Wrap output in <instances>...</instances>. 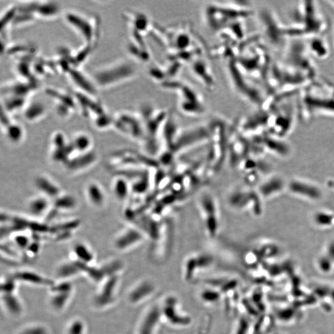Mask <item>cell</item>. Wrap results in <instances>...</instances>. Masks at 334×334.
I'll return each instance as SVG.
<instances>
[{
	"label": "cell",
	"instance_id": "f1b7e54d",
	"mask_svg": "<svg viewBox=\"0 0 334 334\" xmlns=\"http://www.w3.org/2000/svg\"><path fill=\"white\" fill-rule=\"evenodd\" d=\"M111 191L116 200L120 202L127 201L132 194L130 181L124 176L117 175L111 183Z\"/></svg>",
	"mask_w": 334,
	"mask_h": 334
},
{
	"label": "cell",
	"instance_id": "277c9868",
	"mask_svg": "<svg viewBox=\"0 0 334 334\" xmlns=\"http://www.w3.org/2000/svg\"><path fill=\"white\" fill-rule=\"evenodd\" d=\"M205 233L208 238L215 239L222 228V214L218 198L209 190L199 192L196 199Z\"/></svg>",
	"mask_w": 334,
	"mask_h": 334
},
{
	"label": "cell",
	"instance_id": "6da1fadb",
	"mask_svg": "<svg viewBox=\"0 0 334 334\" xmlns=\"http://www.w3.org/2000/svg\"><path fill=\"white\" fill-rule=\"evenodd\" d=\"M64 22L83 40L84 45L95 48L101 35V20L95 14L77 10H70L63 13Z\"/></svg>",
	"mask_w": 334,
	"mask_h": 334
},
{
	"label": "cell",
	"instance_id": "9a60e30c",
	"mask_svg": "<svg viewBox=\"0 0 334 334\" xmlns=\"http://www.w3.org/2000/svg\"><path fill=\"white\" fill-rule=\"evenodd\" d=\"M66 75L75 86L76 91L97 97L98 87L92 77H89L81 71L80 68L70 69Z\"/></svg>",
	"mask_w": 334,
	"mask_h": 334
},
{
	"label": "cell",
	"instance_id": "30bf717a",
	"mask_svg": "<svg viewBox=\"0 0 334 334\" xmlns=\"http://www.w3.org/2000/svg\"><path fill=\"white\" fill-rule=\"evenodd\" d=\"M148 240L139 228L130 224L116 234L112 241V247L119 253H126L139 247Z\"/></svg>",
	"mask_w": 334,
	"mask_h": 334
},
{
	"label": "cell",
	"instance_id": "8992f818",
	"mask_svg": "<svg viewBox=\"0 0 334 334\" xmlns=\"http://www.w3.org/2000/svg\"><path fill=\"white\" fill-rule=\"evenodd\" d=\"M260 15L265 36L272 45L281 47L287 44V40L292 39L291 27L280 22L273 11L265 9Z\"/></svg>",
	"mask_w": 334,
	"mask_h": 334
},
{
	"label": "cell",
	"instance_id": "7c38bea8",
	"mask_svg": "<svg viewBox=\"0 0 334 334\" xmlns=\"http://www.w3.org/2000/svg\"><path fill=\"white\" fill-rule=\"evenodd\" d=\"M74 93L77 102L79 113L84 118L93 120L107 110L97 97L86 94L75 90Z\"/></svg>",
	"mask_w": 334,
	"mask_h": 334
},
{
	"label": "cell",
	"instance_id": "4fadbf2b",
	"mask_svg": "<svg viewBox=\"0 0 334 334\" xmlns=\"http://www.w3.org/2000/svg\"><path fill=\"white\" fill-rule=\"evenodd\" d=\"M153 281L145 278L134 283L127 293L128 302L131 305H139L147 301L157 291Z\"/></svg>",
	"mask_w": 334,
	"mask_h": 334
},
{
	"label": "cell",
	"instance_id": "3957f363",
	"mask_svg": "<svg viewBox=\"0 0 334 334\" xmlns=\"http://www.w3.org/2000/svg\"><path fill=\"white\" fill-rule=\"evenodd\" d=\"M311 83L301 96V111L312 113V115L334 116V87L325 86V84Z\"/></svg>",
	"mask_w": 334,
	"mask_h": 334
},
{
	"label": "cell",
	"instance_id": "cb8c5ba5",
	"mask_svg": "<svg viewBox=\"0 0 334 334\" xmlns=\"http://www.w3.org/2000/svg\"><path fill=\"white\" fill-rule=\"evenodd\" d=\"M52 208L53 202L51 199L40 194L31 198L27 203L28 212L34 218L47 217Z\"/></svg>",
	"mask_w": 334,
	"mask_h": 334
},
{
	"label": "cell",
	"instance_id": "ffe728a7",
	"mask_svg": "<svg viewBox=\"0 0 334 334\" xmlns=\"http://www.w3.org/2000/svg\"><path fill=\"white\" fill-rule=\"evenodd\" d=\"M32 8L37 20H55L61 14L60 6L54 1H32Z\"/></svg>",
	"mask_w": 334,
	"mask_h": 334
},
{
	"label": "cell",
	"instance_id": "d4e9b609",
	"mask_svg": "<svg viewBox=\"0 0 334 334\" xmlns=\"http://www.w3.org/2000/svg\"><path fill=\"white\" fill-rule=\"evenodd\" d=\"M22 113L26 122L30 124H36L46 118L48 110L42 101L31 99L26 105Z\"/></svg>",
	"mask_w": 334,
	"mask_h": 334
},
{
	"label": "cell",
	"instance_id": "5b68a950",
	"mask_svg": "<svg viewBox=\"0 0 334 334\" xmlns=\"http://www.w3.org/2000/svg\"><path fill=\"white\" fill-rule=\"evenodd\" d=\"M262 200L257 190L248 187L231 186L228 190L225 197L227 206L236 212H249L255 216L261 215Z\"/></svg>",
	"mask_w": 334,
	"mask_h": 334
},
{
	"label": "cell",
	"instance_id": "d590c367",
	"mask_svg": "<svg viewBox=\"0 0 334 334\" xmlns=\"http://www.w3.org/2000/svg\"><path fill=\"white\" fill-rule=\"evenodd\" d=\"M87 324L83 318L76 317L67 323L64 334H86Z\"/></svg>",
	"mask_w": 334,
	"mask_h": 334
},
{
	"label": "cell",
	"instance_id": "ab89813d",
	"mask_svg": "<svg viewBox=\"0 0 334 334\" xmlns=\"http://www.w3.org/2000/svg\"><path fill=\"white\" fill-rule=\"evenodd\" d=\"M19 331L22 334H51L50 328L41 323L28 324Z\"/></svg>",
	"mask_w": 334,
	"mask_h": 334
},
{
	"label": "cell",
	"instance_id": "52a82bcc",
	"mask_svg": "<svg viewBox=\"0 0 334 334\" xmlns=\"http://www.w3.org/2000/svg\"><path fill=\"white\" fill-rule=\"evenodd\" d=\"M140 117L128 111H120L113 114V128L120 134L130 138L145 142L146 129Z\"/></svg>",
	"mask_w": 334,
	"mask_h": 334
},
{
	"label": "cell",
	"instance_id": "7a4b0ae2",
	"mask_svg": "<svg viewBox=\"0 0 334 334\" xmlns=\"http://www.w3.org/2000/svg\"><path fill=\"white\" fill-rule=\"evenodd\" d=\"M136 75L133 64L121 59L96 68L91 77L99 89H109L127 83Z\"/></svg>",
	"mask_w": 334,
	"mask_h": 334
},
{
	"label": "cell",
	"instance_id": "d6986e66",
	"mask_svg": "<svg viewBox=\"0 0 334 334\" xmlns=\"http://www.w3.org/2000/svg\"><path fill=\"white\" fill-rule=\"evenodd\" d=\"M98 155L93 150L83 154H75L64 166L69 172L80 173L87 171L98 162Z\"/></svg>",
	"mask_w": 334,
	"mask_h": 334
},
{
	"label": "cell",
	"instance_id": "bcb514c9",
	"mask_svg": "<svg viewBox=\"0 0 334 334\" xmlns=\"http://www.w3.org/2000/svg\"><path fill=\"white\" fill-rule=\"evenodd\" d=\"M16 334H22V333L21 332H20V331H19V332H17Z\"/></svg>",
	"mask_w": 334,
	"mask_h": 334
},
{
	"label": "cell",
	"instance_id": "74e56055",
	"mask_svg": "<svg viewBox=\"0 0 334 334\" xmlns=\"http://www.w3.org/2000/svg\"><path fill=\"white\" fill-rule=\"evenodd\" d=\"M92 120L93 125L98 130H105L108 128H113V115H110L107 111L96 117Z\"/></svg>",
	"mask_w": 334,
	"mask_h": 334
},
{
	"label": "cell",
	"instance_id": "8d00e7d4",
	"mask_svg": "<svg viewBox=\"0 0 334 334\" xmlns=\"http://www.w3.org/2000/svg\"><path fill=\"white\" fill-rule=\"evenodd\" d=\"M11 241L19 250L25 252L31 245L32 240L30 236L23 232L22 231H19L13 233Z\"/></svg>",
	"mask_w": 334,
	"mask_h": 334
},
{
	"label": "cell",
	"instance_id": "2e32d148",
	"mask_svg": "<svg viewBox=\"0 0 334 334\" xmlns=\"http://www.w3.org/2000/svg\"><path fill=\"white\" fill-rule=\"evenodd\" d=\"M292 194L310 201H318L322 198V192L316 184L300 179H294L287 184Z\"/></svg>",
	"mask_w": 334,
	"mask_h": 334
},
{
	"label": "cell",
	"instance_id": "5bb4252c",
	"mask_svg": "<svg viewBox=\"0 0 334 334\" xmlns=\"http://www.w3.org/2000/svg\"><path fill=\"white\" fill-rule=\"evenodd\" d=\"M162 318L160 306L152 304L143 313L137 324L134 334H156L158 326Z\"/></svg>",
	"mask_w": 334,
	"mask_h": 334
},
{
	"label": "cell",
	"instance_id": "1f68e13d",
	"mask_svg": "<svg viewBox=\"0 0 334 334\" xmlns=\"http://www.w3.org/2000/svg\"><path fill=\"white\" fill-rule=\"evenodd\" d=\"M52 202L53 209L58 212H71L78 207L77 199L69 193H63Z\"/></svg>",
	"mask_w": 334,
	"mask_h": 334
},
{
	"label": "cell",
	"instance_id": "7bdbcfd3",
	"mask_svg": "<svg viewBox=\"0 0 334 334\" xmlns=\"http://www.w3.org/2000/svg\"><path fill=\"white\" fill-rule=\"evenodd\" d=\"M328 186L329 188L334 192V179H332L328 181Z\"/></svg>",
	"mask_w": 334,
	"mask_h": 334
},
{
	"label": "cell",
	"instance_id": "b9f144b4",
	"mask_svg": "<svg viewBox=\"0 0 334 334\" xmlns=\"http://www.w3.org/2000/svg\"><path fill=\"white\" fill-rule=\"evenodd\" d=\"M40 250V243L37 241H33L32 240L31 245L29 246V247L27 248L25 252V254L27 255V256L29 258H31L32 257L36 256V255L39 253Z\"/></svg>",
	"mask_w": 334,
	"mask_h": 334
},
{
	"label": "cell",
	"instance_id": "7402d4cb",
	"mask_svg": "<svg viewBox=\"0 0 334 334\" xmlns=\"http://www.w3.org/2000/svg\"><path fill=\"white\" fill-rule=\"evenodd\" d=\"M34 186L39 194L51 199L52 201L63 193L60 184L46 175L37 176L34 180Z\"/></svg>",
	"mask_w": 334,
	"mask_h": 334
},
{
	"label": "cell",
	"instance_id": "484cf974",
	"mask_svg": "<svg viewBox=\"0 0 334 334\" xmlns=\"http://www.w3.org/2000/svg\"><path fill=\"white\" fill-rule=\"evenodd\" d=\"M85 195L88 203L96 209H102L107 203V194L105 189L98 182L90 181L85 188Z\"/></svg>",
	"mask_w": 334,
	"mask_h": 334
},
{
	"label": "cell",
	"instance_id": "60d3db41",
	"mask_svg": "<svg viewBox=\"0 0 334 334\" xmlns=\"http://www.w3.org/2000/svg\"><path fill=\"white\" fill-rule=\"evenodd\" d=\"M51 142L52 149H59L68 146L70 142V140L67 138L65 134L63 132L58 131L52 134Z\"/></svg>",
	"mask_w": 334,
	"mask_h": 334
},
{
	"label": "cell",
	"instance_id": "ac0fdd59",
	"mask_svg": "<svg viewBox=\"0 0 334 334\" xmlns=\"http://www.w3.org/2000/svg\"><path fill=\"white\" fill-rule=\"evenodd\" d=\"M81 264L69 259L61 262L56 267L54 277L56 281H73L75 278L84 275L85 268Z\"/></svg>",
	"mask_w": 334,
	"mask_h": 334
},
{
	"label": "cell",
	"instance_id": "8fae6325",
	"mask_svg": "<svg viewBox=\"0 0 334 334\" xmlns=\"http://www.w3.org/2000/svg\"><path fill=\"white\" fill-rule=\"evenodd\" d=\"M45 92L54 101L56 112L60 118H69L75 113H79L74 93H69L65 90L53 87H46Z\"/></svg>",
	"mask_w": 334,
	"mask_h": 334
},
{
	"label": "cell",
	"instance_id": "44dd1931",
	"mask_svg": "<svg viewBox=\"0 0 334 334\" xmlns=\"http://www.w3.org/2000/svg\"><path fill=\"white\" fill-rule=\"evenodd\" d=\"M162 318L167 322L176 326H187L190 323V319L186 316L181 315L177 307V301L175 298H169L161 307Z\"/></svg>",
	"mask_w": 334,
	"mask_h": 334
},
{
	"label": "cell",
	"instance_id": "f35d334b",
	"mask_svg": "<svg viewBox=\"0 0 334 334\" xmlns=\"http://www.w3.org/2000/svg\"><path fill=\"white\" fill-rule=\"evenodd\" d=\"M19 283L11 274L2 278L1 294H16Z\"/></svg>",
	"mask_w": 334,
	"mask_h": 334
},
{
	"label": "cell",
	"instance_id": "e0dca14e",
	"mask_svg": "<svg viewBox=\"0 0 334 334\" xmlns=\"http://www.w3.org/2000/svg\"><path fill=\"white\" fill-rule=\"evenodd\" d=\"M11 275L19 283L36 287H46L50 289L55 282L54 278L46 277L39 272L29 269H19L14 271Z\"/></svg>",
	"mask_w": 334,
	"mask_h": 334
},
{
	"label": "cell",
	"instance_id": "4316f807",
	"mask_svg": "<svg viewBox=\"0 0 334 334\" xmlns=\"http://www.w3.org/2000/svg\"><path fill=\"white\" fill-rule=\"evenodd\" d=\"M3 308L7 315L14 318H20L25 312V304L16 294H1Z\"/></svg>",
	"mask_w": 334,
	"mask_h": 334
},
{
	"label": "cell",
	"instance_id": "d6a6232c",
	"mask_svg": "<svg viewBox=\"0 0 334 334\" xmlns=\"http://www.w3.org/2000/svg\"><path fill=\"white\" fill-rule=\"evenodd\" d=\"M284 183L279 178H270L260 184L257 192L263 199L271 197L282 190Z\"/></svg>",
	"mask_w": 334,
	"mask_h": 334
},
{
	"label": "cell",
	"instance_id": "f546056e",
	"mask_svg": "<svg viewBox=\"0 0 334 334\" xmlns=\"http://www.w3.org/2000/svg\"><path fill=\"white\" fill-rule=\"evenodd\" d=\"M2 129L4 132L6 138L13 145H19L25 139L26 130L24 126L15 120H11Z\"/></svg>",
	"mask_w": 334,
	"mask_h": 334
},
{
	"label": "cell",
	"instance_id": "603a6c76",
	"mask_svg": "<svg viewBox=\"0 0 334 334\" xmlns=\"http://www.w3.org/2000/svg\"><path fill=\"white\" fill-rule=\"evenodd\" d=\"M69 259L84 266L96 265V256L94 251L89 244L84 242H76L73 245Z\"/></svg>",
	"mask_w": 334,
	"mask_h": 334
},
{
	"label": "cell",
	"instance_id": "4dcf8cb0",
	"mask_svg": "<svg viewBox=\"0 0 334 334\" xmlns=\"http://www.w3.org/2000/svg\"><path fill=\"white\" fill-rule=\"evenodd\" d=\"M70 140L75 154L86 153L93 150L92 137L87 132H78Z\"/></svg>",
	"mask_w": 334,
	"mask_h": 334
},
{
	"label": "cell",
	"instance_id": "f6af8a7d",
	"mask_svg": "<svg viewBox=\"0 0 334 334\" xmlns=\"http://www.w3.org/2000/svg\"><path fill=\"white\" fill-rule=\"evenodd\" d=\"M332 28H333V42H334V20L333 22V26H332Z\"/></svg>",
	"mask_w": 334,
	"mask_h": 334
},
{
	"label": "cell",
	"instance_id": "e575fe53",
	"mask_svg": "<svg viewBox=\"0 0 334 334\" xmlns=\"http://www.w3.org/2000/svg\"><path fill=\"white\" fill-rule=\"evenodd\" d=\"M313 222L319 228L332 227L334 226V212L326 210L317 211L313 216Z\"/></svg>",
	"mask_w": 334,
	"mask_h": 334
},
{
	"label": "cell",
	"instance_id": "83f0119b",
	"mask_svg": "<svg viewBox=\"0 0 334 334\" xmlns=\"http://www.w3.org/2000/svg\"><path fill=\"white\" fill-rule=\"evenodd\" d=\"M306 47L312 57L319 60H324L329 57L330 49L327 41L322 36L309 38Z\"/></svg>",
	"mask_w": 334,
	"mask_h": 334
},
{
	"label": "cell",
	"instance_id": "ee69618b",
	"mask_svg": "<svg viewBox=\"0 0 334 334\" xmlns=\"http://www.w3.org/2000/svg\"><path fill=\"white\" fill-rule=\"evenodd\" d=\"M327 4H329L330 7L334 10V1H329L327 2Z\"/></svg>",
	"mask_w": 334,
	"mask_h": 334
},
{
	"label": "cell",
	"instance_id": "ba28073f",
	"mask_svg": "<svg viewBox=\"0 0 334 334\" xmlns=\"http://www.w3.org/2000/svg\"><path fill=\"white\" fill-rule=\"evenodd\" d=\"M122 275L107 277L100 284L91 298V305L97 311H104L115 305L118 300Z\"/></svg>",
	"mask_w": 334,
	"mask_h": 334
},
{
	"label": "cell",
	"instance_id": "836d02e7",
	"mask_svg": "<svg viewBox=\"0 0 334 334\" xmlns=\"http://www.w3.org/2000/svg\"><path fill=\"white\" fill-rule=\"evenodd\" d=\"M99 266L107 278L115 275H122L125 268L124 262L118 258H111L105 260Z\"/></svg>",
	"mask_w": 334,
	"mask_h": 334
},
{
	"label": "cell",
	"instance_id": "9c48e42d",
	"mask_svg": "<svg viewBox=\"0 0 334 334\" xmlns=\"http://www.w3.org/2000/svg\"><path fill=\"white\" fill-rule=\"evenodd\" d=\"M49 290L48 304L53 312L60 314L69 305L75 293L73 281H56Z\"/></svg>",
	"mask_w": 334,
	"mask_h": 334
}]
</instances>
